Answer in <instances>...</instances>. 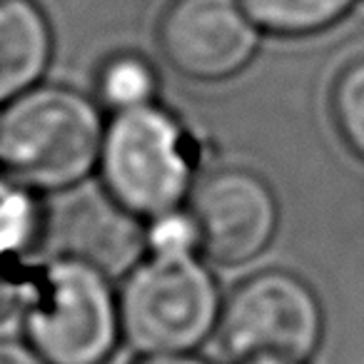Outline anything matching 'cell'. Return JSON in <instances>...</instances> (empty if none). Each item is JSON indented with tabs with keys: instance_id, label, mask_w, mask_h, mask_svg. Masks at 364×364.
<instances>
[{
	"instance_id": "cell-1",
	"label": "cell",
	"mask_w": 364,
	"mask_h": 364,
	"mask_svg": "<svg viewBox=\"0 0 364 364\" xmlns=\"http://www.w3.org/2000/svg\"><path fill=\"white\" fill-rule=\"evenodd\" d=\"M105 127L95 95L41 82L0 107V170L41 195L70 193L97 172Z\"/></svg>"
},
{
	"instance_id": "cell-2",
	"label": "cell",
	"mask_w": 364,
	"mask_h": 364,
	"mask_svg": "<svg viewBox=\"0 0 364 364\" xmlns=\"http://www.w3.org/2000/svg\"><path fill=\"white\" fill-rule=\"evenodd\" d=\"M205 162L203 140L170 107L155 102L107 117L97 175L107 198L150 220L190 203Z\"/></svg>"
},
{
	"instance_id": "cell-3",
	"label": "cell",
	"mask_w": 364,
	"mask_h": 364,
	"mask_svg": "<svg viewBox=\"0 0 364 364\" xmlns=\"http://www.w3.org/2000/svg\"><path fill=\"white\" fill-rule=\"evenodd\" d=\"M26 342L48 364H107L122 342L112 277L73 255L28 264Z\"/></svg>"
},
{
	"instance_id": "cell-4",
	"label": "cell",
	"mask_w": 364,
	"mask_h": 364,
	"mask_svg": "<svg viewBox=\"0 0 364 364\" xmlns=\"http://www.w3.org/2000/svg\"><path fill=\"white\" fill-rule=\"evenodd\" d=\"M122 342L140 357L193 354L220 327L225 297L203 255L145 257L122 277Z\"/></svg>"
},
{
	"instance_id": "cell-5",
	"label": "cell",
	"mask_w": 364,
	"mask_h": 364,
	"mask_svg": "<svg viewBox=\"0 0 364 364\" xmlns=\"http://www.w3.org/2000/svg\"><path fill=\"white\" fill-rule=\"evenodd\" d=\"M324 332V314L314 289L287 269L250 274L225 297L220 344L235 364L255 357H279L307 364Z\"/></svg>"
},
{
	"instance_id": "cell-6",
	"label": "cell",
	"mask_w": 364,
	"mask_h": 364,
	"mask_svg": "<svg viewBox=\"0 0 364 364\" xmlns=\"http://www.w3.org/2000/svg\"><path fill=\"white\" fill-rule=\"evenodd\" d=\"M157 48L177 75L213 85L247 70L259 28L242 0H172L157 26Z\"/></svg>"
},
{
	"instance_id": "cell-7",
	"label": "cell",
	"mask_w": 364,
	"mask_h": 364,
	"mask_svg": "<svg viewBox=\"0 0 364 364\" xmlns=\"http://www.w3.org/2000/svg\"><path fill=\"white\" fill-rule=\"evenodd\" d=\"M188 208L203 232V257L218 267H245L262 257L279 228L277 195L247 167L205 172Z\"/></svg>"
},
{
	"instance_id": "cell-8",
	"label": "cell",
	"mask_w": 364,
	"mask_h": 364,
	"mask_svg": "<svg viewBox=\"0 0 364 364\" xmlns=\"http://www.w3.org/2000/svg\"><path fill=\"white\" fill-rule=\"evenodd\" d=\"M58 232L60 255L85 259L110 277H125L145 259V220L127 213L105 193L73 203Z\"/></svg>"
},
{
	"instance_id": "cell-9",
	"label": "cell",
	"mask_w": 364,
	"mask_h": 364,
	"mask_svg": "<svg viewBox=\"0 0 364 364\" xmlns=\"http://www.w3.org/2000/svg\"><path fill=\"white\" fill-rule=\"evenodd\" d=\"M53 63V31L33 0H0V107L41 85Z\"/></svg>"
},
{
	"instance_id": "cell-10",
	"label": "cell",
	"mask_w": 364,
	"mask_h": 364,
	"mask_svg": "<svg viewBox=\"0 0 364 364\" xmlns=\"http://www.w3.org/2000/svg\"><path fill=\"white\" fill-rule=\"evenodd\" d=\"M46 195L0 170V269L21 267L48 240Z\"/></svg>"
},
{
	"instance_id": "cell-11",
	"label": "cell",
	"mask_w": 364,
	"mask_h": 364,
	"mask_svg": "<svg viewBox=\"0 0 364 364\" xmlns=\"http://www.w3.org/2000/svg\"><path fill=\"white\" fill-rule=\"evenodd\" d=\"M160 95L157 68L140 53H115L95 73V100L107 115L155 105Z\"/></svg>"
},
{
	"instance_id": "cell-12",
	"label": "cell",
	"mask_w": 364,
	"mask_h": 364,
	"mask_svg": "<svg viewBox=\"0 0 364 364\" xmlns=\"http://www.w3.org/2000/svg\"><path fill=\"white\" fill-rule=\"evenodd\" d=\"M354 0H242L259 31L272 36H309L329 28Z\"/></svg>"
},
{
	"instance_id": "cell-13",
	"label": "cell",
	"mask_w": 364,
	"mask_h": 364,
	"mask_svg": "<svg viewBox=\"0 0 364 364\" xmlns=\"http://www.w3.org/2000/svg\"><path fill=\"white\" fill-rule=\"evenodd\" d=\"M193 255H203V232L188 205L145 220V257Z\"/></svg>"
},
{
	"instance_id": "cell-14",
	"label": "cell",
	"mask_w": 364,
	"mask_h": 364,
	"mask_svg": "<svg viewBox=\"0 0 364 364\" xmlns=\"http://www.w3.org/2000/svg\"><path fill=\"white\" fill-rule=\"evenodd\" d=\"M332 112L344 142L364 157V60H357L337 77Z\"/></svg>"
},
{
	"instance_id": "cell-15",
	"label": "cell",
	"mask_w": 364,
	"mask_h": 364,
	"mask_svg": "<svg viewBox=\"0 0 364 364\" xmlns=\"http://www.w3.org/2000/svg\"><path fill=\"white\" fill-rule=\"evenodd\" d=\"M31 262L0 269V327L23 319L28 304V264Z\"/></svg>"
},
{
	"instance_id": "cell-16",
	"label": "cell",
	"mask_w": 364,
	"mask_h": 364,
	"mask_svg": "<svg viewBox=\"0 0 364 364\" xmlns=\"http://www.w3.org/2000/svg\"><path fill=\"white\" fill-rule=\"evenodd\" d=\"M0 364H48L26 339H0Z\"/></svg>"
},
{
	"instance_id": "cell-17",
	"label": "cell",
	"mask_w": 364,
	"mask_h": 364,
	"mask_svg": "<svg viewBox=\"0 0 364 364\" xmlns=\"http://www.w3.org/2000/svg\"><path fill=\"white\" fill-rule=\"evenodd\" d=\"M135 364H215L198 354H155V357H140Z\"/></svg>"
},
{
	"instance_id": "cell-18",
	"label": "cell",
	"mask_w": 364,
	"mask_h": 364,
	"mask_svg": "<svg viewBox=\"0 0 364 364\" xmlns=\"http://www.w3.org/2000/svg\"><path fill=\"white\" fill-rule=\"evenodd\" d=\"M242 364H294L289 359H279V357H255V359H247Z\"/></svg>"
}]
</instances>
